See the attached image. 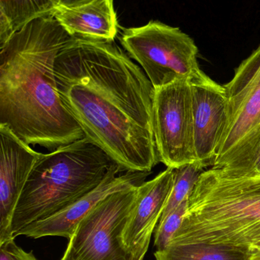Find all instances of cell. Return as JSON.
<instances>
[{"mask_svg":"<svg viewBox=\"0 0 260 260\" xmlns=\"http://www.w3.org/2000/svg\"><path fill=\"white\" fill-rule=\"evenodd\" d=\"M64 106L85 138L123 172L151 173L160 162L154 126V88L113 42L73 37L55 63Z\"/></svg>","mask_w":260,"mask_h":260,"instance_id":"obj_1","label":"cell"},{"mask_svg":"<svg viewBox=\"0 0 260 260\" xmlns=\"http://www.w3.org/2000/svg\"><path fill=\"white\" fill-rule=\"evenodd\" d=\"M72 38L50 15L32 20L0 45V124L28 145L53 151L85 137L55 77L56 57Z\"/></svg>","mask_w":260,"mask_h":260,"instance_id":"obj_2","label":"cell"},{"mask_svg":"<svg viewBox=\"0 0 260 260\" xmlns=\"http://www.w3.org/2000/svg\"><path fill=\"white\" fill-rule=\"evenodd\" d=\"M259 241L260 176L237 175L221 168L205 171L170 244L206 243L249 250Z\"/></svg>","mask_w":260,"mask_h":260,"instance_id":"obj_3","label":"cell"},{"mask_svg":"<svg viewBox=\"0 0 260 260\" xmlns=\"http://www.w3.org/2000/svg\"><path fill=\"white\" fill-rule=\"evenodd\" d=\"M117 164L84 137L41 153L14 212L11 233L46 219L100 186Z\"/></svg>","mask_w":260,"mask_h":260,"instance_id":"obj_4","label":"cell"},{"mask_svg":"<svg viewBox=\"0 0 260 260\" xmlns=\"http://www.w3.org/2000/svg\"><path fill=\"white\" fill-rule=\"evenodd\" d=\"M224 86L228 121L212 168L253 176L260 148V46Z\"/></svg>","mask_w":260,"mask_h":260,"instance_id":"obj_5","label":"cell"},{"mask_svg":"<svg viewBox=\"0 0 260 260\" xmlns=\"http://www.w3.org/2000/svg\"><path fill=\"white\" fill-rule=\"evenodd\" d=\"M121 44L143 70L154 88L176 81L192 79L203 73L195 41L179 27L151 21L124 29Z\"/></svg>","mask_w":260,"mask_h":260,"instance_id":"obj_6","label":"cell"},{"mask_svg":"<svg viewBox=\"0 0 260 260\" xmlns=\"http://www.w3.org/2000/svg\"><path fill=\"white\" fill-rule=\"evenodd\" d=\"M139 186L100 200L78 224L61 260H133L122 236L135 206Z\"/></svg>","mask_w":260,"mask_h":260,"instance_id":"obj_7","label":"cell"},{"mask_svg":"<svg viewBox=\"0 0 260 260\" xmlns=\"http://www.w3.org/2000/svg\"><path fill=\"white\" fill-rule=\"evenodd\" d=\"M154 126L159 158L163 165L178 168L196 161L189 81H176L154 88Z\"/></svg>","mask_w":260,"mask_h":260,"instance_id":"obj_8","label":"cell"},{"mask_svg":"<svg viewBox=\"0 0 260 260\" xmlns=\"http://www.w3.org/2000/svg\"><path fill=\"white\" fill-rule=\"evenodd\" d=\"M197 160L213 167L228 121L225 88L204 72L191 80Z\"/></svg>","mask_w":260,"mask_h":260,"instance_id":"obj_9","label":"cell"},{"mask_svg":"<svg viewBox=\"0 0 260 260\" xmlns=\"http://www.w3.org/2000/svg\"><path fill=\"white\" fill-rule=\"evenodd\" d=\"M41 154L0 124V244L15 239L11 233L14 212Z\"/></svg>","mask_w":260,"mask_h":260,"instance_id":"obj_10","label":"cell"},{"mask_svg":"<svg viewBox=\"0 0 260 260\" xmlns=\"http://www.w3.org/2000/svg\"><path fill=\"white\" fill-rule=\"evenodd\" d=\"M175 180V168H167L139 186L135 206L122 236V244L133 260H143L154 229L161 218Z\"/></svg>","mask_w":260,"mask_h":260,"instance_id":"obj_11","label":"cell"},{"mask_svg":"<svg viewBox=\"0 0 260 260\" xmlns=\"http://www.w3.org/2000/svg\"><path fill=\"white\" fill-rule=\"evenodd\" d=\"M123 172L119 165L114 167L100 186L70 206L44 220L35 221L15 234V238L24 235L38 239L43 237L72 238L78 224L90 211L108 194L139 185L146 181L150 173Z\"/></svg>","mask_w":260,"mask_h":260,"instance_id":"obj_12","label":"cell"},{"mask_svg":"<svg viewBox=\"0 0 260 260\" xmlns=\"http://www.w3.org/2000/svg\"><path fill=\"white\" fill-rule=\"evenodd\" d=\"M114 0H93L77 7L59 6L53 18L75 38L90 41L113 42L119 33Z\"/></svg>","mask_w":260,"mask_h":260,"instance_id":"obj_13","label":"cell"},{"mask_svg":"<svg viewBox=\"0 0 260 260\" xmlns=\"http://www.w3.org/2000/svg\"><path fill=\"white\" fill-rule=\"evenodd\" d=\"M59 0H0V45L32 20L50 15Z\"/></svg>","mask_w":260,"mask_h":260,"instance_id":"obj_14","label":"cell"},{"mask_svg":"<svg viewBox=\"0 0 260 260\" xmlns=\"http://www.w3.org/2000/svg\"><path fill=\"white\" fill-rule=\"evenodd\" d=\"M156 260H249L246 249L206 243L170 244L154 253Z\"/></svg>","mask_w":260,"mask_h":260,"instance_id":"obj_15","label":"cell"},{"mask_svg":"<svg viewBox=\"0 0 260 260\" xmlns=\"http://www.w3.org/2000/svg\"><path fill=\"white\" fill-rule=\"evenodd\" d=\"M205 168L206 167L198 160L175 168L174 186L159 222L164 219L183 202L189 200V196L200 176L204 172Z\"/></svg>","mask_w":260,"mask_h":260,"instance_id":"obj_16","label":"cell"},{"mask_svg":"<svg viewBox=\"0 0 260 260\" xmlns=\"http://www.w3.org/2000/svg\"><path fill=\"white\" fill-rule=\"evenodd\" d=\"M189 200L183 202L164 219L158 223L154 237V245L157 250H163L168 247L174 235L181 227L187 212Z\"/></svg>","mask_w":260,"mask_h":260,"instance_id":"obj_17","label":"cell"},{"mask_svg":"<svg viewBox=\"0 0 260 260\" xmlns=\"http://www.w3.org/2000/svg\"><path fill=\"white\" fill-rule=\"evenodd\" d=\"M9 240L0 244V260H38L33 252L24 251L15 243Z\"/></svg>","mask_w":260,"mask_h":260,"instance_id":"obj_18","label":"cell"},{"mask_svg":"<svg viewBox=\"0 0 260 260\" xmlns=\"http://www.w3.org/2000/svg\"><path fill=\"white\" fill-rule=\"evenodd\" d=\"M92 1L93 0H59V6L67 8L77 7Z\"/></svg>","mask_w":260,"mask_h":260,"instance_id":"obj_19","label":"cell"},{"mask_svg":"<svg viewBox=\"0 0 260 260\" xmlns=\"http://www.w3.org/2000/svg\"><path fill=\"white\" fill-rule=\"evenodd\" d=\"M250 259L249 260H260V241L250 247L249 250Z\"/></svg>","mask_w":260,"mask_h":260,"instance_id":"obj_20","label":"cell"},{"mask_svg":"<svg viewBox=\"0 0 260 260\" xmlns=\"http://www.w3.org/2000/svg\"><path fill=\"white\" fill-rule=\"evenodd\" d=\"M253 175L260 176V148L256 162H255L254 168H253Z\"/></svg>","mask_w":260,"mask_h":260,"instance_id":"obj_21","label":"cell"}]
</instances>
